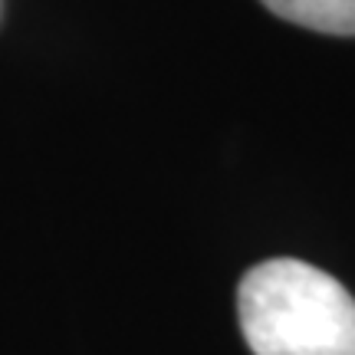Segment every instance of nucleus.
Segmentation results:
<instances>
[{"mask_svg": "<svg viewBox=\"0 0 355 355\" xmlns=\"http://www.w3.org/2000/svg\"><path fill=\"white\" fill-rule=\"evenodd\" d=\"M279 20L296 26L329 33V37H355V0H260Z\"/></svg>", "mask_w": 355, "mask_h": 355, "instance_id": "2", "label": "nucleus"}, {"mask_svg": "<svg viewBox=\"0 0 355 355\" xmlns=\"http://www.w3.org/2000/svg\"><path fill=\"white\" fill-rule=\"evenodd\" d=\"M237 319L254 355H355V300L303 260H266L237 286Z\"/></svg>", "mask_w": 355, "mask_h": 355, "instance_id": "1", "label": "nucleus"}]
</instances>
